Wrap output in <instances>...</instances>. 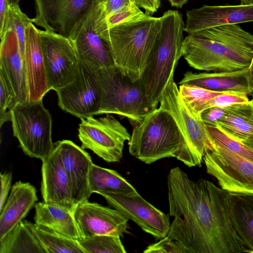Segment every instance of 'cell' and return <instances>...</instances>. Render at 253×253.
Listing matches in <instances>:
<instances>
[{
    "label": "cell",
    "mask_w": 253,
    "mask_h": 253,
    "mask_svg": "<svg viewBox=\"0 0 253 253\" xmlns=\"http://www.w3.org/2000/svg\"><path fill=\"white\" fill-rule=\"evenodd\" d=\"M169 214L166 238L183 253H247L234 222L229 192L203 178L194 181L178 167L167 177Z\"/></svg>",
    "instance_id": "6da1fadb"
},
{
    "label": "cell",
    "mask_w": 253,
    "mask_h": 253,
    "mask_svg": "<svg viewBox=\"0 0 253 253\" xmlns=\"http://www.w3.org/2000/svg\"><path fill=\"white\" fill-rule=\"evenodd\" d=\"M182 55L199 70L232 72L248 68L253 56V35L238 24L219 25L188 34Z\"/></svg>",
    "instance_id": "7a4b0ae2"
},
{
    "label": "cell",
    "mask_w": 253,
    "mask_h": 253,
    "mask_svg": "<svg viewBox=\"0 0 253 253\" xmlns=\"http://www.w3.org/2000/svg\"><path fill=\"white\" fill-rule=\"evenodd\" d=\"M128 150L146 164L173 157L190 167L186 142L178 124L170 113L160 107L133 126Z\"/></svg>",
    "instance_id": "3957f363"
},
{
    "label": "cell",
    "mask_w": 253,
    "mask_h": 253,
    "mask_svg": "<svg viewBox=\"0 0 253 253\" xmlns=\"http://www.w3.org/2000/svg\"><path fill=\"white\" fill-rule=\"evenodd\" d=\"M161 24L141 80L150 105L156 108L182 56L184 23L182 14L169 10Z\"/></svg>",
    "instance_id": "277c9868"
},
{
    "label": "cell",
    "mask_w": 253,
    "mask_h": 253,
    "mask_svg": "<svg viewBox=\"0 0 253 253\" xmlns=\"http://www.w3.org/2000/svg\"><path fill=\"white\" fill-rule=\"evenodd\" d=\"M161 24V17L146 14L109 29L115 65L134 81L141 78Z\"/></svg>",
    "instance_id": "5b68a950"
},
{
    "label": "cell",
    "mask_w": 253,
    "mask_h": 253,
    "mask_svg": "<svg viewBox=\"0 0 253 253\" xmlns=\"http://www.w3.org/2000/svg\"><path fill=\"white\" fill-rule=\"evenodd\" d=\"M101 90L98 115L116 114L133 126L152 110L141 79L134 81L115 66L94 72Z\"/></svg>",
    "instance_id": "8992f818"
},
{
    "label": "cell",
    "mask_w": 253,
    "mask_h": 253,
    "mask_svg": "<svg viewBox=\"0 0 253 253\" xmlns=\"http://www.w3.org/2000/svg\"><path fill=\"white\" fill-rule=\"evenodd\" d=\"M13 135L23 152L42 161L52 152V118L42 99L17 102L10 110Z\"/></svg>",
    "instance_id": "52a82bcc"
},
{
    "label": "cell",
    "mask_w": 253,
    "mask_h": 253,
    "mask_svg": "<svg viewBox=\"0 0 253 253\" xmlns=\"http://www.w3.org/2000/svg\"><path fill=\"white\" fill-rule=\"evenodd\" d=\"M107 16L94 0L88 17L71 40L79 61L92 71L115 65L109 42Z\"/></svg>",
    "instance_id": "ba28073f"
},
{
    "label": "cell",
    "mask_w": 253,
    "mask_h": 253,
    "mask_svg": "<svg viewBox=\"0 0 253 253\" xmlns=\"http://www.w3.org/2000/svg\"><path fill=\"white\" fill-rule=\"evenodd\" d=\"M160 107L170 113L175 119L186 142L190 167L201 166L206 152L213 149L205 124L195 117L182 101L178 88L172 78L160 101Z\"/></svg>",
    "instance_id": "9c48e42d"
},
{
    "label": "cell",
    "mask_w": 253,
    "mask_h": 253,
    "mask_svg": "<svg viewBox=\"0 0 253 253\" xmlns=\"http://www.w3.org/2000/svg\"><path fill=\"white\" fill-rule=\"evenodd\" d=\"M81 120L78 136L81 147L91 150L107 162H119L125 143L131 136L126 128L108 114L98 119L92 116Z\"/></svg>",
    "instance_id": "30bf717a"
},
{
    "label": "cell",
    "mask_w": 253,
    "mask_h": 253,
    "mask_svg": "<svg viewBox=\"0 0 253 253\" xmlns=\"http://www.w3.org/2000/svg\"><path fill=\"white\" fill-rule=\"evenodd\" d=\"M33 23L72 40L90 14L94 0H35Z\"/></svg>",
    "instance_id": "8fae6325"
},
{
    "label": "cell",
    "mask_w": 253,
    "mask_h": 253,
    "mask_svg": "<svg viewBox=\"0 0 253 253\" xmlns=\"http://www.w3.org/2000/svg\"><path fill=\"white\" fill-rule=\"evenodd\" d=\"M207 172L229 193L253 194V162L226 149L213 146L203 157Z\"/></svg>",
    "instance_id": "7c38bea8"
},
{
    "label": "cell",
    "mask_w": 253,
    "mask_h": 253,
    "mask_svg": "<svg viewBox=\"0 0 253 253\" xmlns=\"http://www.w3.org/2000/svg\"><path fill=\"white\" fill-rule=\"evenodd\" d=\"M39 33L48 84L56 91L74 81L79 61L69 39L46 30Z\"/></svg>",
    "instance_id": "4fadbf2b"
},
{
    "label": "cell",
    "mask_w": 253,
    "mask_h": 253,
    "mask_svg": "<svg viewBox=\"0 0 253 253\" xmlns=\"http://www.w3.org/2000/svg\"><path fill=\"white\" fill-rule=\"evenodd\" d=\"M58 104L64 111L81 119L98 115L101 90L94 71L79 62L74 81L56 91Z\"/></svg>",
    "instance_id": "5bb4252c"
},
{
    "label": "cell",
    "mask_w": 253,
    "mask_h": 253,
    "mask_svg": "<svg viewBox=\"0 0 253 253\" xmlns=\"http://www.w3.org/2000/svg\"><path fill=\"white\" fill-rule=\"evenodd\" d=\"M100 195L112 207L157 240L168 235L170 228L169 215L155 208L138 193L127 195L104 192Z\"/></svg>",
    "instance_id": "9a60e30c"
},
{
    "label": "cell",
    "mask_w": 253,
    "mask_h": 253,
    "mask_svg": "<svg viewBox=\"0 0 253 253\" xmlns=\"http://www.w3.org/2000/svg\"><path fill=\"white\" fill-rule=\"evenodd\" d=\"M73 212L82 238L98 235L123 237L128 233V219L115 209L87 200L78 204Z\"/></svg>",
    "instance_id": "2e32d148"
},
{
    "label": "cell",
    "mask_w": 253,
    "mask_h": 253,
    "mask_svg": "<svg viewBox=\"0 0 253 253\" xmlns=\"http://www.w3.org/2000/svg\"><path fill=\"white\" fill-rule=\"evenodd\" d=\"M68 177L75 207L91 195L89 177L93 164L89 154L69 140L54 143Z\"/></svg>",
    "instance_id": "e0dca14e"
},
{
    "label": "cell",
    "mask_w": 253,
    "mask_h": 253,
    "mask_svg": "<svg viewBox=\"0 0 253 253\" xmlns=\"http://www.w3.org/2000/svg\"><path fill=\"white\" fill-rule=\"evenodd\" d=\"M253 21V3L243 5H207L186 12L184 31L188 34L211 27Z\"/></svg>",
    "instance_id": "ac0fdd59"
},
{
    "label": "cell",
    "mask_w": 253,
    "mask_h": 253,
    "mask_svg": "<svg viewBox=\"0 0 253 253\" xmlns=\"http://www.w3.org/2000/svg\"><path fill=\"white\" fill-rule=\"evenodd\" d=\"M41 193L44 202L74 211L75 206L68 177L54 145L51 153L42 161Z\"/></svg>",
    "instance_id": "d6986e66"
},
{
    "label": "cell",
    "mask_w": 253,
    "mask_h": 253,
    "mask_svg": "<svg viewBox=\"0 0 253 253\" xmlns=\"http://www.w3.org/2000/svg\"><path fill=\"white\" fill-rule=\"evenodd\" d=\"M24 63L28 101L42 99L49 87L42 49L39 29L33 23L26 30Z\"/></svg>",
    "instance_id": "ffe728a7"
},
{
    "label": "cell",
    "mask_w": 253,
    "mask_h": 253,
    "mask_svg": "<svg viewBox=\"0 0 253 253\" xmlns=\"http://www.w3.org/2000/svg\"><path fill=\"white\" fill-rule=\"evenodd\" d=\"M0 68L8 77L17 102L28 101L25 68L16 33L7 28L0 37Z\"/></svg>",
    "instance_id": "44dd1931"
},
{
    "label": "cell",
    "mask_w": 253,
    "mask_h": 253,
    "mask_svg": "<svg viewBox=\"0 0 253 253\" xmlns=\"http://www.w3.org/2000/svg\"><path fill=\"white\" fill-rule=\"evenodd\" d=\"M180 85H193L218 92H229L248 95L250 87L248 68L232 72L194 73L186 72Z\"/></svg>",
    "instance_id": "7402d4cb"
},
{
    "label": "cell",
    "mask_w": 253,
    "mask_h": 253,
    "mask_svg": "<svg viewBox=\"0 0 253 253\" xmlns=\"http://www.w3.org/2000/svg\"><path fill=\"white\" fill-rule=\"evenodd\" d=\"M37 201L36 189L30 183L18 181L13 185L0 211V239L24 219Z\"/></svg>",
    "instance_id": "603a6c76"
},
{
    "label": "cell",
    "mask_w": 253,
    "mask_h": 253,
    "mask_svg": "<svg viewBox=\"0 0 253 253\" xmlns=\"http://www.w3.org/2000/svg\"><path fill=\"white\" fill-rule=\"evenodd\" d=\"M35 223L65 236L82 239L74 215V211L44 202L35 204Z\"/></svg>",
    "instance_id": "cb8c5ba5"
},
{
    "label": "cell",
    "mask_w": 253,
    "mask_h": 253,
    "mask_svg": "<svg viewBox=\"0 0 253 253\" xmlns=\"http://www.w3.org/2000/svg\"><path fill=\"white\" fill-rule=\"evenodd\" d=\"M215 126L244 144L253 141V106L251 100L226 107Z\"/></svg>",
    "instance_id": "d4e9b609"
},
{
    "label": "cell",
    "mask_w": 253,
    "mask_h": 253,
    "mask_svg": "<svg viewBox=\"0 0 253 253\" xmlns=\"http://www.w3.org/2000/svg\"><path fill=\"white\" fill-rule=\"evenodd\" d=\"M234 222L247 253H253V194L229 193Z\"/></svg>",
    "instance_id": "484cf974"
},
{
    "label": "cell",
    "mask_w": 253,
    "mask_h": 253,
    "mask_svg": "<svg viewBox=\"0 0 253 253\" xmlns=\"http://www.w3.org/2000/svg\"><path fill=\"white\" fill-rule=\"evenodd\" d=\"M91 194L104 192L127 195L138 193L136 189L117 171L92 164L89 177Z\"/></svg>",
    "instance_id": "4316f807"
},
{
    "label": "cell",
    "mask_w": 253,
    "mask_h": 253,
    "mask_svg": "<svg viewBox=\"0 0 253 253\" xmlns=\"http://www.w3.org/2000/svg\"><path fill=\"white\" fill-rule=\"evenodd\" d=\"M0 253H45L29 221L22 220L0 239Z\"/></svg>",
    "instance_id": "83f0119b"
},
{
    "label": "cell",
    "mask_w": 253,
    "mask_h": 253,
    "mask_svg": "<svg viewBox=\"0 0 253 253\" xmlns=\"http://www.w3.org/2000/svg\"><path fill=\"white\" fill-rule=\"evenodd\" d=\"M29 225L45 253H85L78 240L30 221Z\"/></svg>",
    "instance_id": "f1b7e54d"
},
{
    "label": "cell",
    "mask_w": 253,
    "mask_h": 253,
    "mask_svg": "<svg viewBox=\"0 0 253 253\" xmlns=\"http://www.w3.org/2000/svg\"><path fill=\"white\" fill-rule=\"evenodd\" d=\"M78 242L85 253H126L120 236L98 235L82 238Z\"/></svg>",
    "instance_id": "f546056e"
},
{
    "label": "cell",
    "mask_w": 253,
    "mask_h": 253,
    "mask_svg": "<svg viewBox=\"0 0 253 253\" xmlns=\"http://www.w3.org/2000/svg\"><path fill=\"white\" fill-rule=\"evenodd\" d=\"M205 125L213 146L223 147L253 162V148L232 138L217 126Z\"/></svg>",
    "instance_id": "4dcf8cb0"
},
{
    "label": "cell",
    "mask_w": 253,
    "mask_h": 253,
    "mask_svg": "<svg viewBox=\"0 0 253 253\" xmlns=\"http://www.w3.org/2000/svg\"><path fill=\"white\" fill-rule=\"evenodd\" d=\"M180 97L191 113L195 117L200 118V109L207 100L219 94L197 86L188 84L180 85L178 88Z\"/></svg>",
    "instance_id": "1f68e13d"
},
{
    "label": "cell",
    "mask_w": 253,
    "mask_h": 253,
    "mask_svg": "<svg viewBox=\"0 0 253 253\" xmlns=\"http://www.w3.org/2000/svg\"><path fill=\"white\" fill-rule=\"evenodd\" d=\"M31 23H33L32 19L30 18L21 11L19 4H12L9 5L8 20L4 32L7 28H11L16 33L19 42L20 50L24 62L25 58L26 30L29 24Z\"/></svg>",
    "instance_id": "d6a6232c"
},
{
    "label": "cell",
    "mask_w": 253,
    "mask_h": 253,
    "mask_svg": "<svg viewBox=\"0 0 253 253\" xmlns=\"http://www.w3.org/2000/svg\"><path fill=\"white\" fill-rule=\"evenodd\" d=\"M17 103L15 92L4 71L0 68V125L11 120V109Z\"/></svg>",
    "instance_id": "836d02e7"
},
{
    "label": "cell",
    "mask_w": 253,
    "mask_h": 253,
    "mask_svg": "<svg viewBox=\"0 0 253 253\" xmlns=\"http://www.w3.org/2000/svg\"><path fill=\"white\" fill-rule=\"evenodd\" d=\"M146 14L136 5L108 17L106 19L107 25L109 29L121 24L142 17Z\"/></svg>",
    "instance_id": "e575fe53"
},
{
    "label": "cell",
    "mask_w": 253,
    "mask_h": 253,
    "mask_svg": "<svg viewBox=\"0 0 253 253\" xmlns=\"http://www.w3.org/2000/svg\"><path fill=\"white\" fill-rule=\"evenodd\" d=\"M101 6L107 18L116 13L128 9L137 5L133 0H95Z\"/></svg>",
    "instance_id": "d590c367"
},
{
    "label": "cell",
    "mask_w": 253,
    "mask_h": 253,
    "mask_svg": "<svg viewBox=\"0 0 253 253\" xmlns=\"http://www.w3.org/2000/svg\"><path fill=\"white\" fill-rule=\"evenodd\" d=\"M144 253H183L179 245L166 237L148 246Z\"/></svg>",
    "instance_id": "8d00e7d4"
},
{
    "label": "cell",
    "mask_w": 253,
    "mask_h": 253,
    "mask_svg": "<svg viewBox=\"0 0 253 253\" xmlns=\"http://www.w3.org/2000/svg\"><path fill=\"white\" fill-rule=\"evenodd\" d=\"M225 107H213L204 110L200 118L206 125L216 126L217 122L222 117Z\"/></svg>",
    "instance_id": "74e56055"
},
{
    "label": "cell",
    "mask_w": 253,
    "mask_h": 253,
    "mask_svg": "<svg viewBox=\"0 0 253 253\" xmlns=\"http://www.w3.org/2000/svg\"><path fill=\"white\" fill-rule=\"evenodd\" d=\"M0 211L3 208L5 202L9 194L12 186V176L11 172L0 173Z\"/></svg>",
    "instance_id": "f35d334b"
},
{
    "label": "cell",
    "mask_w": 253,
    "mask_h": 253,
    "mask_svg": "<svg viewBox=\"0 0 253 253\" xmlns=\"http://www.w3.org/2000/svg\"><path fill=\"white\" fill-rule=\"evenodd\" d=\"M140 8L145 10L146 14L152 15L157 12L161 5V0H133Z\"/></svg>",
    "instance_id": "ab89813d"
},
{
    "label": "cell",
    "mask_w": 253,
    "mask_h": 253,
    "mask_svg": "<svg viewBox=\"0 0 253 253\" xmlns=\"http://www.w3.org/2000/svg\"><path fill=\"white\" fill-rule=\"evenodd\" d=\"M9 5L7 0H0V37L2 36L5 30Z\"/></svg>",
    "instance_id": "60d3db41"
},
{
    "label": "cell",
    "mask_w": 253,
    "mask_h": 253,
    "mask_svg": "<svg viewBox=\"0 0 253 253\" xmlns=\"http://www.w3.org/2000/svg\"><path fill=\"white\" fill-rule=\"evenodd\" d=\"M248 77L250 87L253 92V56L250 65L248 68Z\"/></svg>",
    "instance_id": "b9f144b4"
},
{
    "label": "cell",
    "mask_w": 253,
    "mask_h": 253,
    "mask_svg": "<svg viewBox=\"0 0 253 253\" xmlns=\"http://www.w3.org/2000/svg\"><path fill=\"white\" fill-rule=\"evenodd\" d=\"M168 1L171 6L181 8L188 0H168Z\"/></svg>",
    "instance_id": "7bdbcfd3"
},
{
    "label": "cell",
    "mask_w": 253,
    "mask_h": 253,
    "mask_svg": "<svg viewBox=\"0 0 253 253\" xmlns=\"http://www.w3.org/2000/svg\"><path fill=\"white\" fill-rule=\"evenodd\" d=\"M241 5H246L253 3V0H240Z\"/></svg>",
    "instance_id": "ee69618b"
},
{
    "label": "cell",
    "mask_w": 253,
    "mask_h": 253,
    "mask_svg": "<svg viewBox=\"0 0 253 253\" xmlns=\"http://www.w3.org/2000/svg\"><path fill=\"white\" fill-rule=\"evenodd\" d=\"M20 0H7L10 5L12 4H19V2Z\"/></svg>",
    "instance_id": "f6af8a7d"
},
{
    "label": "cell",
    "mask_w": 253,
    "mask_h": 253,
    "mask_svg": "<svg viewBox=\"0 0 253 253\" xmlns=\"http://www.w3.org/2000/svg\"><path fill=\"white\" fill-rule=\"evenodd\" d=\"M251 103H252V105H253V98L252 99V100H251Z\"/></svg>",
    "instance_id": "bcb514c9"
}]
</instances>
